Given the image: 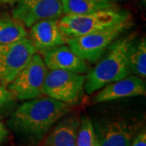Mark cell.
<instances>
[{
  "instance_id": "6da1fadb",
  "label": "cell",
  "mask_w": 146,
  "mask_h": 146,
  "mask_svg": "<svg viewBox=\"0 0 146 146\" xmlns=\"http://www.w3.org/2000/svg\"><path fill=\"white\" fill-rule=\"evenodd\" d=\"M71 110V106L50 97L36 98L21 104L10 120L11 126L25 135L40 137Z\"/></svg>"
},
{
  "instance_id": "7a4b0ae2",
  "label": "cell",
  "mask_w": 146,
  "mask_h": 146,
  "mask_svg": "<svg viewBox=\"0 0 146 146\" xmlns=\"http://www.w3.org/2000/svg\"><path fill=\"white\" fill-rule=\"evenodd\" d=\"M131 43L130 37H125L110 46L106 56L85 76L84 89L87 94H94L106 84L129 76Z\"/></svg>"
},
{
  "instance_id": "3957f363",
  "label": "cell",
  "mask_w": 146,
  "mask_h": 146,
  "mask_svg": "<svg viewBox=\"0 0 146 146\" xmlns=\"http://www.w3.org/2000/svg\"><path fill=\"white\" fill-rule=\"evenodd\" d=\"M127 21H130L128 12L110 8L84 15H65L58 21V25L66 37H75Z\"/></svg>"
},
{
  "instance_id": "277c9868",
  "label": "cell",
  "mask_w": 146,
  "mask_h": 146,
  "mask_svg": "<svg viewBox=\"0 0 146 146\" xmlns=\"http://www.w3.org/2000/svg\"><path fill=\"white\" fill-rule=\"evenodd\" d=\"M130 25V21H124L99 31L82 36L67 37L69 47L84 61L95 62L103 54L105 50Z\"/></svg>"
},
{
  "instance_id": "5b68a950",
  "label": "cell",
  "mask_w": 146,
  "mask_h": 146,
  "mask_svg": "<svg viewBox=\"0 0 146 146\" xmlns=\"http://www.w3.org/2000/svg\"><path fill=\"white\" fill-rule=\"evenodd\" d=\"M47 67L42 57L35 53L30 61L11 80L7 88L17 100H30L42 97L46 77Z\"/></svg>"
},
{
  "instance_id": "8992f818",
  "label": "cell",
  "mask_w": 146,
  "mask_h": 146,
  "mask_svg": "<svg viewBox=\"0 0 146 146\" xmlns=\"http://www.w3.org/2000/svg\"><path fill=\"white\" fill-rule=\"evenodd\" d=\"M85 76L64 70H50L47 72L44 93L53 99L64 103H78L84 94Z\"/></svg>"
},
{
  "instance_id": "52a82bcc",
  "label": "cell",
  "mask_w": 146,
  "mask_h": 146,
  "mask_svg": "<svg viewBox=\"0 0 146 146\" xmlns=\"http://www.w3.org/2000/svg\"><path fill=\"white\" fill-rule=\"evenodd\" d=\"M94 127L101 146H130L142 123L135 119L114 116L99 120Z\"/></svg>"
},
{
  "instance_id": "ba28073f",
  "label": "cell",
  "mask_w": 146,
  "mask_h": 146,
  "mask_svg": "<svg viewBox=\"0 0 146 146\" xmlns=\"http://www.w3.org/2000/svg\"><path fill=\"white\" fill-rule=\"evenodd\" d=\"M36 53L30 38L12 43H0V84L7 86Z\"/></svg>"
},
{
  "instance_id": "9c48e42d",
  "label": "cell",
  "mask_w": 146,
  "mask_h": 146,
  "mask_svg": "<svg viewBox=\"0 0 146 146\" xmlns=\"http://www.w3.org/2000/svg\"><path fill=\"white\" fill-rule=\"evenodd\" d=\"M12 17L27 28L46 19L58 20L63 14L61 0H16Z\"/></svg>"
},
{
  "instance_id": "30bf717a",
  "label": "cell",
  "mask_w": 146,
  "mask_h": 146,
  "mask_svg": "<svg viewBox=\"0 0 146 146\" xmlns=\"http://www.w3.org/2000/svg\"><path fill=\"white\" fill-rule=\"evenodd\" d=\"M146 85L143 79L132 76L118 80L102 88L94 97L95 102H106L130 97L145 95Z\"/></svg>"
},
{
  "instance_id": "8fae6325",
  "label": "cell",
  "mask_w": 146,
  "mask_h": 146,
  "mask_svg": "<svg viewBox=\"0 0 146 146\" xmlns=\"http://www.w3.org/2000/svg\"><path fill=\"white\" fill-rule=\"evenodd\" d=\"M30 36L36 51L40 53L64 45L67 42L56 19H46L34 23L30 27Z\"/></svg>"
},
{
  "instance_id": "7c38bea8",
  "label": "cell",
  "mask_w": 146,
  "mask_h": 146,
  "mask_svg": "<svg viewBox=\"0 0 146 146\" xmlns=\"http://www.w3.org/2000/svg\"><path fill=\"white\" fill-rule=\"evenodd\" d=\"M42 54L44 63L50 70H64L76 73L87 71L85 61L79 57L69 46L61 45Z\"/></svg>"
},
{
  "instance_id": "4fadbf2b",
  "label": "cell",
  "mask_w": 146,
  "mask_h": 146,
  "mask_svg": "<svg viewBox=\"0 0 146 146\" xmlns=\"http://www.w3.org/2000/svg\"><path fill=\"white\" fill-rule=\"evenodd\" d=\"M80 119L72 115L62 119L47 136L43 146H76Z\"/></svg>"
},
{
  "instance_id": "5bb4252c",
  "label": "cell",
  "mask_w": 146,
  "mask_h": 146,
  "mask_svg": "<svg viewBox=\"0 0 146 146\" xmlns=\"http://www.w3.org/2000/svg\"><path fill=\"white\" fill-rule=\"evenodd\" d=\"M65 15H84L112 8L110 0H61Z\"/></svg>"
},
{
  "instance_id": "9a60e30c",
  "label": "cell",
  "mask_w": 146,
  "mask_h": 146,
  "mask_svg": "<svg viewBox=\"0 0 146 146\" xmlns=\"http://www.w3.org/2000/svg\"><path fill=\"white\" fill-rule=\"evenodd\" d=\"M27 37L25 25L8 15L0 16V43L18 42Z\"/></svg>"
},
{
  "instance_id": "2e32d148",
  "label": "cell",
  "mask_w": 146,
  "mask_h": 146,
  "mask_svg": "<svg viewBox=\"0 0 146 146\" xmlns=\"http://www.w3.org/2000/svg\"><path fill=\"white\" fill-rule=\"evenodd\" d=\"M128 63L130 70L142 79L146 76V42L141 38L136 44L131 43L128 50Z\"/></svg>"
},
{
  "instance_id": "e0dca14e",
  "label": "cell",
  "mask_w": 146,
  "mask_h": 146,
  "mask_svg": "<svg viewBox=\"0 0 146 146\" xmlns=\"http://www.w3.org/2000/svg\"><path fill=\"white\" fill-rule=\"evenodd\" d=\"M97 139L92 121L85 117L80 120L76 146H93Z\"/></svg>"
},
{
  "instance_id": "ac0fdd59",
  "label": "cell",
  "mask_w": 146,
  "mask_h": 146,
  "mask_svg": "<svg viewBox=\"0 0 146 146\" xmlns=\"http://www.w3.org/2000/svg\"><path fill=\"white\" fill-rule=\"evenodd\" d=\"M15 98L6 87L0 84V110L7 108L14 103Z\"/></svg>"
},
{
  "instance_id": "d6986e66",
  "label": "cell",
  "mask_w": 146,
  "mask_h": 146,
  "mask_svg": "<svg viewBox=\"0 0 146 146\" xmlns=\"http://www.w3.org/2000/svg\"><path fill=\"white\" fill-rule=\"evenodd\" d=\"M130 146H146L145 131H143L138 133L133 139Z\"/></svg>"
},
{
  "instance_id": "ffe728a7",
  "label": "cell",
  "mask_w": 146,
  "mask_h": 146,
  "mask_svg": "<svg viewBox=\"0 0 146 146\" xmlns=\"http://www.w3.org/2000/svg\"><path fill=\"white\" fill-rule=\"evenodd\" d=\"M7 136H8V131L5 125L0 122V145L4 142Z\"/></svg>"
},
{
  "instance_id": "44dd1931",
  "label": "cell",
  "mask_w": 146,
  "mask_h": 146,
  "mask_svg": "<svg viewBox=\"0 0 146 146\" xmlns=\"http://www.w3.org/2000/svg\"><path fill=\"white\" fill-rule=\"evenodd\" d=\"M16 0H0V4H13Z\"/></svg>"
},
{
  "instance_id": "7402d4cb",
  "label": "cell",
  "mask_w": 146,
  "mask_h": 146,
  "mask_svg": "<svg viewBox=\"0 0 146 146\" xmlns=\"http://www.w3.org/2000/svg\"><path fill=\"white\" fill-rule=\"evenodd\" d=\"M93 146H101L100 145L99 142L98 141V139H96V141H95V142L94 143V145H93Z\"/></svg>"
}]
</instances>
